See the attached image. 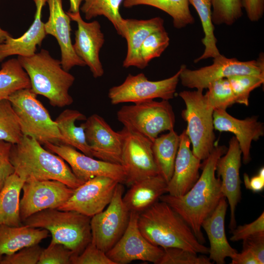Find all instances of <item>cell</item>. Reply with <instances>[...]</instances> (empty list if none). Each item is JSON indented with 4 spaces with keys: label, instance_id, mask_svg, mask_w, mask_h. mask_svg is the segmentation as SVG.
Here are the masks:
<instances>
[{
    "label": "cell",
    "instance_id": "cell-21",
    "mask_svg": "<svg viewBox=\"0 0 264 264\" xmlns=\"http://www.w3.org/2000/svg\"><path fill=\"white\" fill-rule=\"evenodd\" d=\"M214 129L220 132H230L235 134L246 164L251 160L250 149L253 141H257L264 134V127L257 117L252 116L239 119L227 113L226 110L217 109L213 111Z\"/></svg>",
    "mask_w": 264,
    "mask_h": 264
},
{
    "label": "cell",
    "instance_id": "cell-35",
    "mask_svg": "<svg viewBox=\"0 0 264 264\" xmlns=\"http://www.w3.org/2000/svg\"><path fill=\"white\" fill-rule=\"evenodd\" d=\"M22 133L19 119L8 99L0 101V140L12 144L19 143Z\"/></svg>",
    "mask_w": 264,
    "mask_h": 264
},
{
    "label": "cell",
    "instance_id": "cell-29",
    "mask_svg": "<svg viewBox=\"0 0 264 264\" xmlns=\"http://www.w3.org/2000/svg\"><path fill=\"white\" fill-rule=\"evenodd\" d=\"M87 118L76 110H63L54 120L62 138L60 143L70 146L84 154L92 157L86 139L84 127L76 126V121L86 120Z\"/></svg>",
    "mask_w": 264,
    "mask_h": 264
},
{
    "label": "cell",
    "instance_id": "cell-44",
    "mask_svg": "<svg viewBox=\"0 0 264 264\" xmlns=\"http://www.w3.org/2000/svg\"><path fill=\"white\" fill-rule=\"evenodd\" d=\"M231 231L232 235L230 240L232 242L243 240L254 234L264 232V212L253 222L236 226Z\"/></svg>",
    "mask_w": 264,
    "mask_h": 264
},
{
    "label": "cell",
    "instance_id": "cell-12",
    "mask_svg": "<svg viewBox=\"0 0 264 264\" xmlns=\"http://www.w3.org/2000/svg\"><path fill=\"white\" fill-rule=\"evenodd\" d=\"M121 163L126 173L125 184L130 186L141 179L158 175L153 150V141L123 127Z\"/></svg>",
    "mask_w": 264,
    "mask_h": 264
},
{
    "label": "cell",
    "instance_id": "cell-36",
    "mask_svg": "<svg viewBox=\"0 0 264 264\" xmlns=\"http://www.w3.org/2000/svg\"><path fill=\"white\" fill-rule=\"evenodd\" d=\"M204 94L208 106L214 110H226L235 103V96L227 78H223L211 83Z\"/></svg>",
    "mask_w": 264,
    "mask_h": 264
},
{
    "label": "cell",
    "instance_id": "cell-19",
    "mask_svg": "<svg viewBox=\"0 0 264 264\" xmlns=\"http://www.w3.org/2000/svg\"><path fill=\"white\" fill-rule=\"evenodd\" d=\"M242 152L235 136L229 142L226 153L218 160L216 172L221 180V189L227 199L230 210L229 227L231 230L237 226L236 207L241 199L240 169L241 166Z\"/></svg>",
    "mask_w": 264,
    "mask_h": 264
},
{
    "label": "cell",
    "instance_id": "cell-31",
    "mask_svg": "<svg viewBox=\"0 0 264 264\" xmlns=\"http://www.w3.org/2000/svg\"><path fill=\"white\" fill-rule=\"evenodd\" d=\"M123 6L130 8L145 5L159 9L172 17L175 27L180 29L194 22L189 0H124Z\"/></svg>",
    "mask_w": 264,
    "mask_h": 264
},
{
    "label": "cell",
    "instance_id": "cell-27",
    "mask_svg": "<svg viewBox=\"0 0 264 264\" xmlns=\"http://www.w3.org/2000/svg\"><path fill=\"white\" fill-rule=\"evenodd\" d=\"M49 232L26 225H0V254L10 255L27 246L39 244L48 237Z\"/></svg>",
    "mask_w": 264,
    "mask_h": 264
},
{
    "label": "cell",
    "instance_id": "cell-45",
    "mask_svg": "<svg viewBox=\"0 0 264 264\" xmlns=\"http://www.w3.org/2000/svg\"><path fill=\"white\" fill-rule=\"evenodd\" d=\"M12 144L0 140V191L7 178L15 173L10 154Z\"/></svg>",
    "mask_w": 264,
    "mask_h": 264
},
{
    "label": "cell",
    "instance_id": "cell-43",
    "mask_svg": "<svg viewBox=\"0 0 264 264\" xmlns=\"http://www.w3.org/2000/svg\"><path fill=\"white\" fill-rule=\"evenodd\" d=\"M71 264H115L106 253L98 248L91 242L83 251L77 255H73Z\"/></svg>",
    "mask_w": 264,
    "mask_h": 264
},
{
    "label": "cell",
    "instance_id": "cell-24",
    "mask_svg": "<svg viewBox=\"0 0 264 264\" xmlns=\"http://www.w3.org/2000/svg\"><path fill=\"white\" fill-rule=\"evenodd\" d=\"M227 207L226 198L223 197L213 212L201 224L209 241V258L217 264H225L226 258H232L238 252L229 243L225 232Z\"/></svg>",
    "mask_w": 264,
    "mask_h": 264
},
{
    "label": "cell",
    "instance_id": "cell-42",
    "mask_svg": "<svg viewBox=\"0 0 264 264\" xmlns=\"http://www.w3.org/2000/svg\"><path fill=\"white\" fill-rule=\"evenodd\" d=\"M43 249L39 244L24 247L3 256L1 264H38Z\"/></svg>",
    "mask_w": 264,
    "mask_h": 264
},
{
    "label": "cell",
    "instance_id": "cell-10",
    "mask_svg": "<svg viewBox=\"0 0 264 264\" xmlns=\"http://www.w3.org/2000/svg\"><path fill=\"white\" fill-rule=\"evenodd\" d=\"M180 69L173 76L159 81H150L144 74H129L118 86L111 88L108 97L112 105L124 103L138 104L155 98L173 99L179 80Z\"/></svg>",
    "mask_w": 264,
    "mask_h": 264
},
{
    "label": "cell",
    "instance_id": "cell-38",
    "mask_svg": "<svg viewBox=\"0 0 264 264\" xmlns=\"http://www.w3.org/2000/svg\"><path fill=\"white\" fill-rule=\"evenodd\" d=\"M235 103L248 106L250 92L264 82V75L240 74L227 78Z\"/></svg>",
    "mask_w": 264,
    "mask_h": 264
},
{
    "label": "cell",
    "instance_id": "cell-33",
    "mask_svg": "<svg viewBox=\"0 0 264 264\" xmlns=\"http://www.w3.org/2000/svg\"><path fill=\"white\" fill-rule=\"evenodd\" d=\"M31 88L28 75L18 58H12L2 64L0 69V101L7 99L19 90Z\"/></svg>",
    "mask_w": 264,
    "mask_h": 264
},
{
    "label": "cell",
    "instance_id": "cell-40",
    "mask_svg": "<svg viewBox=\"0 0 264 264\" xmlns=\"http://www.w3.org/2000/svg\"><path fill=\"white\" fill-rule=\"evenodd\" d=\"M163 249L157 264H211L209 257L184 249L171 247Z\"/></svg>",
    "mask_w": 264,
    "mask_h": 264
},
{
    "label": "cell",
    "instance_id": "cell-30",
    "mask_svg": "<svg viewBox=\"0 0 264 264\" xmlns=\"http://www.w3.org/2000/svg\"><path fill=\"white\" fill-rule=\"evenodd\" d=\"M179 140V135L173 130L153 141L152 150L158 174L167 182L173 173Z\"/></svg>",
    "mask_w": 264,
    "mask_h": 264
},
{
    "label": "cell",
    "instance_id": "cell-18",
    "mask_svg": "<svg viewBox=\"0 0 264 264\" xmlns=\"http://www.w3.org/2000/svg\"><path fill=\"white\" fill-rule=\"evenodd\" d=\"M66 13L71 20L77 23L75 42L73 47L75 53L88 66L93 76H103L104 71L99 58V52L105 42L104 35L97 21L86 22L80 12Z\"/></svg>",
    "mask_w": 264,
    "mask_h": 264
},
{
    "label": "cell",
    "instance_id": "cell-26",
    "mask_svg": "<svg viewBox=\"0 0 264 264\" xmlns=\"http://www.w3.org/2000/svg\"><path fill=\"white\" fill-rule=\"evenodd\" d=\"M167 184L159 174L136 181L123 196V202L130 212L139 214L167 193Z\"/></svg>",
    "mask_w": 264,
    "mask_h": 264
},
{
    "label": "cell",
    "instance_id": "cell-22",
    "mask_svg": "<svg viewBox=\"0 0 264 264\" xmlns=\"http://www.w3.org/2000/svg\"><path fill=\"white\" fill-rule=\"evenodd\" d=\"M179 144L175 161L174 171L167 184V193L180 196L186 193L199 176L200 160L190 148L191 142L185 129L179 135Z\"/></svg>",
    "mask_w": 264,
    "mask_h": 264
},
{
    "label": "cell",
    "instance_id": "cell-8",
    "mask_svg": "<svg viewBox=\"0 0 264 264\" xmlns=\"http://www.w3.org/2000/svg\"><path fill=\"white\" fill-rule=\"evenodd\" d=\"M117 118L124 127L152 141L161 132L174 130L176 121L172 106L165 100L124 105L117 111Z\"/></svg>",
    "mask_w": 264,
    "mask_h": 264
},
{
    "label": "cell",
    "instance_id": "cell-9",
    "mask_svg": "<svg viewBox=\"0 0 264 264\" xmlns=\"http://www.w3.org/2000/svg\"><path fill=\"white\" fill-rule=\"evenodd\" d=\"M180 69L179 80L182 86L203 90L212 82L233 75H264V55L262 54L256 60L241 61L220 54L213 58V63L210 66L192 70L182 65Z\"/></svg>",
    "mask_w": 264,
    "mask_h": 264
},
{
    "label": "cell",
    "instance_id": "cell-23",
    "mask_svg": "<svg viewBox=\"0 0 264 264\" xmlns=\"http://www.w3.org/2000/svg\"><path fill=\"white\" fill-rule=\"evenodd\" d=\"M36 5L34 20L28 30L21 37L8 36L0 45V62L12 55L29 57L36 53L46 34L42 20V10L47 0H33Z\"/></svg>",
    "mask_w": 264,
    "mask_h": 264
},
{
    "label": "cell",
    "instance_id": "cell-49",
    "mask_svg": "<svg viewBox=\"0 0 264 264\" xmlns=\"http://www.w3.org/2000/svg\"><path fill=\"white\" fill-rule=\"evenodd\" d=\"M231 264H260L255 256L249 250L242 249L231 258Z\"/></svg>",
    "mask_w": 264,
    "mask_h": 264
},
{
    "label": "cell",
    "instance_id": "cell-16",
    "mask_svg": "<svg viewBox=\"0 0 264 264\" xmlns=\"http://www.w3.org/2000/svg\"><path fill=\"white\" fill-rule=\"evenodd\" d=\"M118 183L109 177H93L74 189L70 198L57 209L74 211L91 218L110 203Z\"/></svg>",
    "mask_w": 264,
    "mask_h": 264
},
{
    "label": "cell",
    "instance_id": "cell-28",
    "mask_svg": "<svg viewBox=\"0 0 264 264\" xmlns=\"http://www.w3.org/2000/svg\"><path fill=\"white\" fill-rule=\"evenodd\" d=\"M25 181L15 173L6 180L0 191V225H22L20 194Z\"/></svg>",
    "mask_w": 264,
    "mask_h": 264
},
{
    "label": "cell",
    "instance_id": "cell-1",
    "mask_svg": "<svg viewBox=\"0 0 264 264\" xmlns=\"http://www.w3.org/2000/svg\"><path fill=\"white\" fill-rule=\"evenodd\" d=\"M227 149L225 146H215L204 160L199 178L186 193L180 196L165 194L159 199L168 203L184 219L202 244L205 240L201 231V224L224 197L221 192L220 179L216 176L215 172L218 160Z\"/></svg>",
    "mask_w": 264,
    "mask_h": 264
},
{
    "label": "cell",
    "instance_id": "cell-3",
    "mask_svg": "<svg viewBox=\"0 0 264 264\" xmlns=\"http://www.w3.org/2000/svg\"><path fill=\"white\" fill-rule=\"evenodd\" d=\"M10 159L15 173L25 181L56 180L73 189L84 183L75 176L62 158L29 136L23 135L19 143L12 144Z\"/></svg>",
    "mask_w": 264,
    "mask_h": 264
},
{
    "label": "cell",
    "instance_id": "cell-41",
    "mask_svg": "<svg viewBox=\"0 0 264 264\" xmlns=\"http://www.w3.org/2000/svg\"><path fill=\"white\" fill-rule=\"evenodd\" d=\"M73 253L64 245L51 241L43 249L38 264H71Z\"/></svg>",
    "mask_w": 264,
    "mask_h": 264
},
{
    "label": "cell",
    "instance_id": "cell-20",
    "mask_svg": "<svg viewBox=\"0 0 264 264\" xmlns=\"http://www.w3.org/2000/svg\"><path fill=\"white\" fill-rule=\"evenodd\" d=\"M49 10L48 21L44 23L47 34L55 38L61 50V63L64 69L68 71L75 66H86L75 53L71 40V19L63 8L62 0H47Z\"/></svg>",
    "mask_w": 264,
    "mask_h": 264
},
{
    "label": "cell",
    "instance_id": "cell-5",
    "mask_svg": "<svg viewBox=\"0 0 264 264\" xmlns=\"http://www.w3.org/2000/svg\"><path fill=\"white\" fill-rule=\"evenodd\" d=\"M90 219L74 211L48 209L31 215L22 222L47 230L52 241L64 245L77 255L91 242Z\"/></svg>",
    "mask_w": 264,
    "mask_h": 264
},
{
    "label": "cell",
    "instance_id": "cell-6",
    "mask_svg": "<svg viewBox=\"0 0 264 264\" xmlns=\"http://www.w3.org/2000/svg\"><path fill=\"white\" fill-rule=\"evenodd\" d=\"M203 90H184L179 93L186 106L181 113L187 124L186 132L194 154L200 160H205L215 146L214 110L208 106Z\"/></svg>",
    "mask_w": 264,
    "mask_h": 264
},
{
    "label": "cell",
    "instance_id": "cell-14",
    "mask_svg": "<svg viewBox=\"0 0 264 264\" xmlns=\"http://www.w3.org/2000/svg\"><path fill=\"white\" fill-rule=\"evenodd\" d=\"M44 148L62 158L69 165L75 176L85 182L95 176H106L124 184L126 173L122 166L87 155L75 148L62 143H46Z\"/></svg>",
    "mask_w": 264,
    "mask_h": 264
},
{
    "label": "cell",
    "instance_id": "cell-48",
    "mask_svg": "<svg viewBox=\"0 0 264 264\" xmlns=\"http://www.w3.org/2000/svg\"><path fill=\"white\" fill-rule=\"evenodd\" d=\"M244 183L246 189L254 192H262L264 189V168H261L258 174L249 178L247 174L243 176Z\"/></svg>",
    "mask_w": 264,
    "mask_h": 264
},
{
    "label": "cell",
    "instance_id": "cell-37",
    "mask_svg": "<svg viewBox=\"0 0 264 264\" xmlns=\"http://www.w3.org/2000/svg\"><path fill=\"white\" fill-rule=\"evenodd\" d=\"M213 24L231 25L242 15L241 0H211Z\"/></svg>",
    "mask_w": 264,
    "mask_h": 264
},
{
    "label": "cell",
    "instance_id": "cell-51",
    "mask_svg": "<svg viewBox=\"0 0 264 264\" xmlns=\"http://www.w3.org/2000/svg\"><path fill=\"white\" fill-rule=\"evenodd\" d=\"M10 34L6 31L3 30L0 27V45L3 43L6 38Z\"/></svg>",
    "mask_w": 264,
    "mask_h": 264
},
{
    "label": "cell",
    "instance_id": "cell-2",
    "mask_svg": "<svg viewBox=\"0 0 264 264\" xmlns=\"http://www.w3.org/2000/svg\"><path fill=\"white\" fill-rule=\"evenodd\" d=\"M137 224L143 236L154 245L208 254L209 247L198 241L184 219L164 201L158 200L138 214Z\"/></svg>",
    "mask_w": 264,
    "mask_h": 264
},
{
    "label": "cell",
    "instance_id": "cell-39",
    "mask_svg": "<svg viewBox=\"0 0 264 264\" xmlns=\"http://www.w3.org/2000/svg\"><path fill=\"white\" fill-rule=\"evenodd\" d=\"M170 38L165 28L151 33L140 49V57L146 66L155 58L159 57L169 44Z\"/></svg>",
    "mask_w": 264,
    "mask_h": 264
},
{
    "label": "cell",
    "instance_id": "cell-13",
    "mask_svg": "<svg viewBox=\"0 0 264 264\" xmlns=\"http://www.w3.org/2000/svg\"><path fill=\"white\" fill-rule=\"evenodd\" d=\"M74 189L56 180L30 179L22 187L20 213L22 222L31 215L48 209H58L72 196Z\"/></svg>",
    "mask_w": 264,
    "mask_h": 264
},
{
    "label": "cell",
    "instance_id": "cell-50",
    "mask_svg": "<svg viewBox=\"0 0 264 264\" xmlns=\"http://www.w3.org/2000/svg\"><path fill=\"white\" fill-rule=\"evenodd\" d=\"M84 0H69L70 7L68 12L76 13L79 12L80 5Z\"/></svg>",
    "mask_w": 264,
    "mask_h": 264
},
{
    "label": "cell",
    "instance_id": "cell-25",
    "mask_svg": "<svg viewBox=\"0 0 264 264\" xmlns=\"http://www.w3.org/2000/svg\"><path fill=\"white\" fill-rule=\"evenodd\" d=\"M127 52L123 63L125 68L135 66L144 69L145 66L140 55L141 46L152 33L164 28V20L160 17L148 20L125 19Z\"/></svg>",
    "mask_w": 264,
    "mask_h": 264
},
{
    "label": "cell",
    "instance_id": "cell-52",
    "mask_svg": "<svg viewBox=\"0 0 264 264\" xmlns=\"http://www.w3.org/2000/svg\"><path fill=\"white\" fill-rule=\"evenodd\" d=\"M2 257H3L2 255L0 254V264H1V262L2 260Z\"/></svg>",
    "mask_w": 264,
    "mask_h": 264
},
{
    "label": "cell",
    "instance_id": "cell-7",
    "mask_svg": "<svg viewBox=\"0 0 264 264\" xmlns=\"http://www.w3.org/2000/svg\"><path fill=\"white\" fill-rule=\"evenodd\" d=\"M7 99L18 116L23 135L41 144L60 143L62 137L55 121L31 88L19 90Z\"/></svg>",
    "mask_w": 264,
    "mask_h": 264
},
{
    "label": "cell",
    "instance_id": "cell-4",
    "mask_svg": "<svg viewBox=\"0 0 264 264\" xmlns=\"http://www.w3.org/2000/svg\"><path fill=\"white\" fill-rule=\"evenodd\" d=\"M18 59L28 74L35 93L47 98L53 107L63 108L73 103L68 91L75 78L47 50L43 49L31 56H18Z\"/></svg>",
    "mask_w": 264,
    "mask_h": 264
},
{
    "label": "cell",
    "instance_id": "cell-32",
    "mask_svg": "<svg viewBox=\"0 0 264 264\" xmlns=\"http://www.w3.org/2000/svg\"><path fill=\"white\" fill-rule=\"evenodd\" d=\"M80 8L85 19L90 20L98 16H104L113 24L117 34L124 38L126 33L125 19L119 12L124 0H84Z\"/></svg>",
    "mask_w": 264,
    "mask_h": 264
},
{
    "label": "cell",
    "instance_id": "cell-34",
    "mask_svg": "<svg viewBox=\"0 0 264 264\" xmlns=\"http://www.w3.org/2000/svg\"><path fill=\"white\" fill-rule=\"evenodd\" d=\"M199 17L204 37L201 41L205 49L202 54L194 60L195 63L210 58H214L220 54L217 46V39L214 34V26L212 18L211 0H189Z\"/></svg>",
    "mask_w": 264,
    "mask_h": 264
},
{
    "label": "cell",
    "instance_id": "cell-46",
    "mask_svg": "<svg viewBox=\"0 0 264 264\" xmlns=\"http://www.w3.org/2000/svg\"><path fill=\"white\" fill-rule=\"evenodd\" d=\"M242 249L250 251L260 264H264V232L259 233L243 240Z\"/></svg>",
    "mask_w": 264,
    "mask_h": 264
},
{
    "label": "cell",
    "instance_id": "cell-15",
    "mask_svg": "<svg viewBox=\"0 0 264 264\" xmlns=\"http://www.w3.org/2000/svg\"><path fill=\"white\" fill-rule=\"evenodd\" d=\"M138 214L130 212L128 226L120 239L106 252L115 264H127L135 260L157 264L163 254V249L149 242L140 232L138 224Z\"/></svg>",
    "mask_w": 264,
    "mask_h": 264
},
{
    "label": "cell",
    "instance_id": "cell-17",
    "mask_svg": "<svg viewBox=\"0 0 264 264\" xmlns=\"http://www.w3.org/2000/svg\"><path fill=\"white\" fill-rule=\"evenodd\" d=\"M93 157L121 165L122 135L114 131L104 119L94 114L81 124Z\"/></svg>",
    "mask_w": 264,
    "mask_h": 264
},
{
    "label": "cell",
    "instance_id": "cell-11",
    "mask_svg": "<svg viewBox=\"0 0 264 264\" xmlns=\"http://www.w3.org/2000/svg\"><path fill=\"white\" fill-rule=\"evenodd\" d=\"M123 193L122 184L118 183L106 208L90 219L91 242L106 253L120 239L129 223L130 212L123 202Z\"/></svg>",
    "mask_w": 264,
    "mask_h": 264
},
{
    "label": "cell",
    "instance_id": "cell-47",
    "mask_svg": "<svg viewBox=\"0 0 264 264\" xmlns=\"http://www.w3.org/2000/svg\"><path fill=\"white\" fill-rule=\"evenodd\" d=\"M249 20L252 22L259 21L264 13V0H241Z\"/></svg>",
    "mask_w": 264,
    "mask_h": 264
}]
</instances>
